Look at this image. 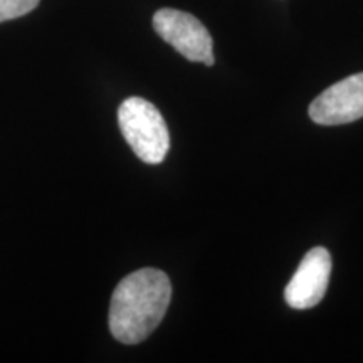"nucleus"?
Segmentation results:
<instances>
[{
  "label": "nucleus",
  "mask_w": 363,
  "mask_h": 363,
  "mask_svg": "<svg viewBox=\"0 0 363 363\" xmlns=\"http://www.w3.org/2000/svg\"><path fill=\"white\" fill-rule=\"evenodd\" d=\"M172 284L163 271L145 267L121 279L111 296V335L120 343L136 345L147 340L169 310Z\"/></svg>",
  "instance_id": "obj_1"
},
{
  "label": "nucleus",
  "mask_w": 363,
  "mask_h": 363,
  "mask_svg": "<svg viewBox=\"0 0 363 363\" xmlns=\"http://www.w3.org/2000/svg\"><path fill=\"white\" fill-rule=\"evenodd\" d=\"M118 125L140 160L150 165L165 160L170 135L155 104L138 96L125 99L118 110Z\"/></svg>",
  "instance_id": "obj_2"
},
{
  "label": "nucleus",
  "mask_w": 363,
  "mask_h": 363,
  "mask_svg": "<svg viewBox=\"0 0 363 363\" xmlns=\"http://www.w3.org/2000/svg\"><path fill=\"white\" fill-rule=\"evenodd\" d=\"M157 34L177 52L192 62L214 65V43L211 34L197 17L177 9H160L153 16Z\"/></svg>",
  "instance_id": "obj_3"
},
{
  "label": "nucleus",
  "mask_w": 363,
  "mask_h": 363,
  "mask_svg": "<svg viewBox=\"0 0 363 363\" xmlns=\"http://www.w3.org/2000/svg\"><path fill=\"white\" fill-rule=\"evenodd\" d=\"M310 118L325 126L352 123L363 118V72L338 81L313 99Z\"/></svg>",
  "instance_id": "obj_4"
},
{
  "label": "nucleus",
  "mask_w": 363,
  "mask_h": 363,
  "mask_svg": "<svg viewBox=\"0 0 363 363\" xmlns=\"http://www.w3.org/2000/svg\"><path fill=\"white\" fill-rule=\"evenodd\" d=\"M331 274V256L325 247H313L286 284L284 299L294 310H310L325 298Z\"/></svg>",
  "instance_id": "obj_5"
},
{
  "label": "nucleus",
  "mask_w": 363,
  "mask_h": 363,
  "mask_svg": "<svg viewBox=\"0 0 363 363\" xmlns=\"http://www.w3.org/2000/svg\"><path fill=\"white\" fill-rule=\"evenodd\" d=\"M40 0H0V22L19 19L33 12Z\"/></svg>",
  "instance_id": "obj_6"
}]
</instances>
